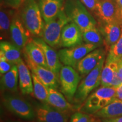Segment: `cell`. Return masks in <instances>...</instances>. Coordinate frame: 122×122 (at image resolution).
<instances>
[{"instance_id": "1", "label": "cell", "mask_w": 122, "mask_h": 122, "mask_svg": "<svg viewBox=\"0 0 122 122\" xmlns=\"http://www.w3.org/2000/svg\"><path fill=\"white\" fill-rule=\"evenodd\" d=\"M20 15L29 32L33 36H42L45 23L36 0H24L20 6Z\"/></svg>"}, {"instance_id": "2", "label": "cell", "mask_w": 122, "mask_h": 122, "mask_svg": "<svg viewBox=\"0 0 122 122\" xmlns=\"http://www.w3.org/2000/svg\"><path fill=\"white\" fill-rule=\"evenodd\" d=\"M63 10L71 22L83 32L97 27V21L80 0H65Z\"/></svg>"}, {"instance_id": "3", "label": "cell", "mask_w": 122, "mask_h": 122, "mask_svg": "<svg viewBox=\"0 0 122 122\" xmlns=\"http://www.w3.org/2000/svg\"><path fill=\"white\" fill-rule=\"evenodd\" d=\"M117 98V89L112 86H102L89 95L79 110L94 115Z\"/></svg>"}, {"instance_id": "4", "label": "cell", "mask_w": 122, "mask_h": 122, "mask_svg": "<svg viewBox=\"0 0 122 122\" xmlns=\"http://www.w3.org/2000/svg\"><path fill=\"white\" fill-rule=\"evenodd\" d=\"M70 22L71 20L62 10L51 20L44 24L42 39L52 48L59 45L62 30Z\"/></svg>"}, {"instance_id": "5", "label": "cell", "mask_w": 122, "mask_h": 122, "mask_svg": "<svg viewBox=\"0 0 122 122\" xmlns=\"http://www.w3.org/2000/svg\"><path fill=\"white\" fill-rule=\"evenodd\" d=\"M105 62V57L101 59L97 66L81 81L73 100L75 102L83 103L89 96L90 93L101 84V73Z\"/></svg>"}, {"instance_id": "6", "label": "cell", "mask_w": 122, "mask_h": 122, "mask_svg": "<svg viewBox=\"0 0 122 122\" xmlns=\"http://www.w3.org/2000/svg\"><path fill=\"white\" fill-rule=\"evenodd\" d=\"M3 103L9 111L23 119L32 120L36 117L32 106L27 101L18 96L5 94L3 97Z\"/></svg>"}, {"instance_id": "7", "label": "cell", "mask_w": 122, "mask_h": 122, "mask_svg": "<svg viewBox=\"0 0 122 122\" xmlns=\"http://www.w3.org/2000/svg\"><path fill=\"white\" fill-rule=\"evenodd\" d=\"M79 73L70 66H62L59 72V83L63 95L70 101L74 100L80 81Z\"/></svg>"}, {"instance_id": "8", "label": "cell", "mask_w": 122, "mask_h": 122, "mask_svg": "<svg viewBox=\"0 0 122 122\" xmlns=\"http://www.w3.org/2000/svg\"><path fill=\"white\" fill-rule=\"evenodd\" d=\"M97 48L98 47L93 44L83 43L70 48L62 49L58 53L62 63L76 68L77 63L86 55Z\"/></svg>"}, {"instance_id": "9", "label": "cell", "mask_w": 122, "mask_h": 122, "mask_svg": "<svg viewBox=\"0 0 122 122\" xmlns=\"http://www.w3.org/2000/svg\"><path fill=\"white\" fill-rule=\"evenodd\" d=\"M120 7L115 0H99L95 13L102 23H122Z\"/></svg>"}, {"instance_id": "10", "label": "cell", "mask_w": 122, "mask_h": 122, "mask_svg": "<svg viewBox=\"0 0 122 122\" xmlns=\"http://www.w3.org/2000/svg\"><path fill=\"white\" fill-rule=\"evenodd\" d=\"M25 62L32 73L34 74L44 85L48 88H57L59 85L58 75L52 71L33 62L24 53Z\"/></svg>"}, {"instance_id": "11", "label": "cell", "mask_w": 122, "mask_h": 122, "mask_svg": "<svg viewBox=\"0 0 122 122\" xmlns=\"http://www.w3.org/2000/svg\"><path fill=\"white\" fill-rule=\"evenodd\" d=\"M37 122H68L67 114L58 110L49 104L38 105L35 109Z\"/></svg>"}, {"instance_id": "12", "label": "cell", "mask_w": 122, "mask_h": 122, "mask_svg": "<svg viewBox=\"0 0 122 122\" xmlns=\"http://www.w3.org/2000/svg\"><path fill=\"white\" fill-rule=\"evenodd\" d=\"M83 42V31L77 24L70 22L63 27L61 33V46L70 48L80 45Z\"/></svg>"}, {"instance_id": "13", "label": "cell", "mask_w": 122, "mask_h": 122, "mask_svg": "<svg viewBox=\"0 0 122 122\" xmlns=\"http://www.w3.org/2000/svg\"><path fill=\"white\" fill-rule=\"evenodd\" d=\"M29 33L19 15L15 13L10 28V36L13 43L20 49L24 48L29 41Z\"/></svg>"}, {"instance_id": "14", "label": "cell", "mask_w": 122, "mask_h": 122, "mask_svg": "<svg viewBox=\"0 0 122 122\" xmlns=\"http://www.w3.org/2000/svg\"><path fill=\"white\" fill-rule=\"evenodd\" d=\"M105 57L103 48H97L91 51L77 63L76 68L82 76L87 75L97 66L102 58Z\"/></svg>"}, {"instance_id": "15", "label": "cell", "mask_w": 122, "mask_h": 122, "mask_svg": "<svg viewBox=\"0 0 122 122\" xmlns=\"http://www.w3.org/2000/svg\"><path fill=\"white\" fill-rule=\"evenodd\" d=\"M33 40L43 51L49 69L56 73L57 75H59L62 66L58 53L56 52L52 47L48 45L43 39L36 37L34 38Z\"/></svg>"}, {"instance_id": "16", "label": "cell", "mask_w": 122, "mask_h": 122, "mask_svg": "<svg viewBox=\"0 0 122 122\" xmlns=\"http://www.w3.org/2000/svg\"><path fill=\"white\" fill-rule=\"evenodd\" d=\"M65 0H38L45 22H48L63 10Z\"/></svg>"}, {"instance_id": "17", "label": "cell", "mask_w": 122, "mask_h": 122, "mask_svg": "<svg viewBox=\"0 0 122 122\" xmlns=\"http://www.w3.org/2000/svg\"><path fill=\"white\" fill-rule=\"evenodd\" d=\"M16 65L18 68L19 85L21 92L23 94L33 93L32 74H30L28 66L22 58L16 63Z\"/></svg>"}, {"instance_id": "18", "label": "cell", "mask_w": 122, "mask_h": 122, "mask_svg": "<svg viewBox=\"0 0 122 122\" xmlns=\"http://www.w3.org/2000/svg\"><path fill=\"white\" fill-rule=\"evenodd\" d=\"M120 25L118 23H103L101 25L100 30L107 49H109L111 46L118 41L121 36L122 30Z\"/></svg>"}, {"instance_id": "19", "label": "cell", "mask_w": 122, "mask_h": 122, "mask_svg": "<svg viewBox=\"0 0 122 122\" xmlns=\"http://www.w3.org/2000/svg\"><path fill=\"white\" fill-rule=\"evenodd\" d=\"M48 104L66 114L74 110L72 105L68 102L63 94L56 90V88H48Z\"/></svg>"}, {"instance_id": "20", "label": "cell", "mask_w": 122, "mask_h": 122, "mask_svg": "<svg viewBox=\"0 0 122 122\" xmlns=\"http://www.w3.org/2000/svg\"><path fill=\"white\" fill-rule=\"evenodd\" d=\"M19 83V73L16 65H14L11 70L1 75V89L9 92L17 91Z\"/></svg>"}, {"instance_id": "21", "label": "cell", "mask_w": 122, "mask_h": 122, "mask_svg": "<svg viewBox=\"0 0 122 122\" xmlns=\"http://www.w3.org/2000/svg\"><path fill=\"white\" fill-rule=\"evenodd\" d=\"M24 53L35 63L48 68L43 51L39 46L35 43L33 39L27 42L24 47Z\"/></svg>"}, {"instance_id": "22", "label": "cell", "mask_w": 122, "mask_h": 122, "mask_svg": "<svg viewBox=\"0 0 122 122\" xmlns=\"http://www.w3.org/2000/svg\"><path fill=\"white\" fill-rule=\"evenodd\" d=\"M96 118L110 119L122 116V100L116 98L104 108L97 111L93 115Z\"/></svg>"}, {"instance_id": "23", "label": "cell", "mask_w": 122, "mask_h": 122, "mask_svg": "<svg viewBox=\"0 0 122 122\" xmlns=\"http://www.w3.org/2000/svg\"><path fill=\"white\" fill-rule=\"evenodd\" d=\"M12 8L9 9L1 5L0 11V30L1 39L7 38L10 35V28L15 14Z\"/></svg>"}, {"instance_id": "24", "label": "cell", "mask_w": 122, "mask_h": 122, "mask_svg": "<svg viewBox=\"0 0 122 122\" xmlns=\"http://www.w3.org/2000/svg\"><path fill=\"white\" fill-rule=\"evenodd\" d=\"M20 50L13 43L7 41H1L0 42V54L14 65H16L21 59Z\"/></svg>"}, {"instance_id": "25", "label": "cell", "mask_w": 122, "mask_h": 122, "mask_svg": "<svg viewBox=\"0 0 122 122\" xmlns=\"http://www.w3.org/2000/svg\"><path fill=\"white\" fill-rule=\"evenodd\" d=\"M118 68V62L106 59L101 73L102 86H111L114 72Z\"/></svg>"}, {"instance_id": "26", "label": "cell", "mask_w": 122, "mask_h": 122, "mask_svg": "<svg viewBox=\"0 0 122 122\" xmlns=\"http://www.w3.org/2000/svg\"><path fill=\"white\" fill-rule=\"evenodd\" d=\"M31 74L33 81V94L35 97L42 103L48 104V87H46L34 74Z\"/></svg>"}, {"instance_id": "27", "label": "cell", "mask_w": 122, "mask_h": 122, "mask_svg": "<svg viewBox=\"0 0 122 122\" xmlns=\"http://www.w3.org/2000/svg\"><path fill=\"white\" fill-rule=\"evenodd\" d=\"M83 41L86 44H93L100 47L104 44V39L100 29L97 27L83 32Z\"/></svg>"}, {"instance_id": "28", "label": "cell", "mask_w": 122, "mask_h": 122, "mask_svg": "<svg viewBox=\"0 0 122 122\" xmlns=\"http://www.w3.org/2000/svg\"><path fill=\"white\" fill-rule=\"evenodd\" d=\"M122 58V32L119 39L109 49L106 59L118 62Z\"/></svg>"}, {"instance_id": "29", "label": "cell", "mask_w": 122, "mask_h": 122, "mask_svg": "<svg viewBox=\"0 0 122 122\" xmlns=\"http://www.w3.org/2000/svg\"><path fill=\"white\" fill-rule=\"evenodd\" d=\"M93 119L92 115L77 111L71 115L69 122H91Z\"/></svg>"}, {"instance_id": "30", "label": "cell", "mask_w": 122, "mask_h": 122, "mask_svg": "<svg viewBox=\"0 0 122 122\" xmlns=\"http://www.w3.org/2000/svg\"><path fill=\"white\" fill-rule=\"evenodd\" d=\"M14 64L7 60L2 54H0V73L1 75L5 74L11 70Z\"/></svg>"}, {"instance_id": "31", "label": "cell", "mask_w": 122, "mask_h": 122, "mask_svg": "<svg viewBox=\"0 0 122 122\" xmlns=\"http://www.w3.org/2000/svg\"><path fill=\"white\" fill-rule=\"evenodd\" d=\"M87 9L92 11L95 12L97 9L99 0H80Z\"/></svg>"}, {"instance_id": "32", "label": "cell", "mask_w": 122, "mask_h": 122, "mask_svg": "<svg viewBox=\"0 0 122 122\" xmlns=\"http://www.w3.org/2000/svg\"><path fill=\"white\" fill-rule=\"evenodd\" d=\"M24 0H3L4 4L7 7L17 9L22 6Z\"/></svg>"}, {"instance_id": "33", "label": "cell", "mask_w": 122, "mask_h": 122, "mask_svg": "<svg viewBox=\"0 0 122 122\" xmlns=\"http://www.w3.org/2000/svg\"><path fill=\"white\" fill-rule=\"evenodd\" d=\"M122 84V80L120 78L118 74V68L116 70V71L114 72V77L112 79V81L111 82V86L114 88H118V86H119L120 85Z\"/></svg>"}, {"instance_id": "34", "label": "cell", "mask_w": 122, "mask_h": 122, "mask_svg": "<svg viewBox=\"0 0 122 122\" xmlns=\"http://www.w3.org/2000/svg\"><path fill=\"white\" fill-rule=\"evenodd\" d=\"M118 71L119 76L122 80V58L118 61Z\"/></svg>"}, {"instance_id": "35", "label": "cell", "mask_w": 122, "mask_h": 122, "mask_svg": "<svg viewBox=\"0 0 122 122\" xmlns=\"http://www.w3.org/2000/svg\"><path fill=\"white\" fill-rule=\"evenodd\" d=\"M107 122H122V117H117V118H110V119H102Z\"/></svg>"}, {"instance_id": "36", "label": "cell", "mask_w": 122, "mask_h": 122, "mask_svg": "<svg viewBox=\"0 0 122 122\" xmlns=\"http://www.w3.org/2000/svg\"><path fill=\"white\" fill-rule=\"evenodd\" d=\"M117 89V98L122 100V84L118 86Z\"/></svg>"}, {"instance_id": "37", "label": "cell", "mask_w": 122, "mask_h": 122, "mask_svg": "<svg viewBox=\"0 0 122 122\" xmlns=\"http://www.w3.org/2000/svg\"><path fill=\"white\" fill-rule=\"evenodd\" d=\"M115 1L117 2L119 6L120 7V8L121 9L122 7V0H115Z\"/></svg>"}, {"instance_id": "38", "label": "cell", "mask_w": 122, "mask_h": 122, "mask_svg": "<svg viewBox=\"0 0 122 122\" xmlns=\"http://www.w3.org/2000/svg\"><path fill=\"white\" fill-rule=\"evenodd\" d=\"M96 122H107L106 121H105L103 119H102V120H96Z\"/></svg>"}, {"instance_id": "39", "label": "cell", "mask_w": 122, "mask_h": 122, "mask_svg": "<svg viewBox=\"0 0 122 122\" xmlns=\"http://www.w3.org/2000/svg\"><path fill=\"white\" fill-rule=\"evenodd\" d=\"M91 122H96V120L94 119H93V120Z\"/></svg>"}, {"instance_id": "40", "label": "cell", "mask_w": 122, "mask_h": 122, "mask_svg": "<svg viewBox=\"0 0 122 122\" xmlns=\"http://www.w3.org/2000/svg\"><path fill=\"white\" fill-rule=\"evenodd\" d=\"M120 12H121V14L122 15V7L121 8V9H120Z\"/></svg>"}, {"instance_id": "41", "label": "cell", "mask_w": 122, "mask_h": 122, "mask_svg": "<svg viewBox=\"0 0 122 122\" xmlns=\"http://www.w3.org/2000/svg\"></svg>"}]
</instances>
